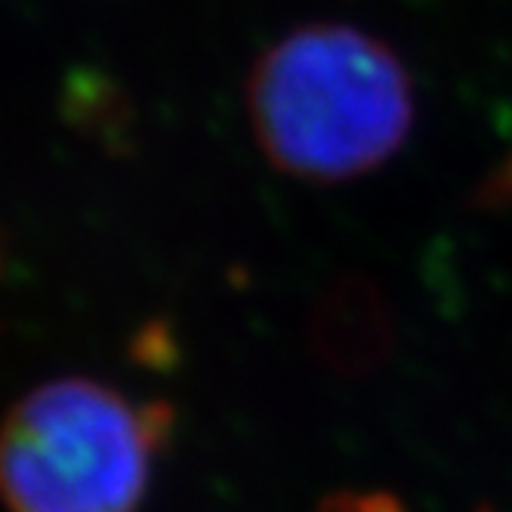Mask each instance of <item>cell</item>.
Returning a JSON list of instances; mask_svg holds the SVG:
<instances>
[{
  "label": "cell",
  "mask_w": 512,
  "mask_h": 512,
  "mask_svg": "<svg viewBox=\"0 0 512 512\" xmlns=\"http://www.w3.org/2000/svg\"><path fill=\"white\" fill-rule=\"evenodd\" d=\"M170 423L164 401L87 377L31 389L4 429L10 512H139Z\"/></svg>",
  "instance_id": "cell-2"
},
{
  "label": "cell",
  "mask_w": 512,
  "mask_h": 512,
  "mask_svg": "<svg viewBox=\"0 0 512 512\" xmlns=\"http://www.w3.org/2000/svg\"><path fill=\"white\" fill-rule=\"evenodd\" d=\"M247 115L272 167L309 182H346L401 149L414 124V87L371 34L306 25L256 59Z\"/></svg>",
  "instance_id": "cell-1"
}]
</instances>
